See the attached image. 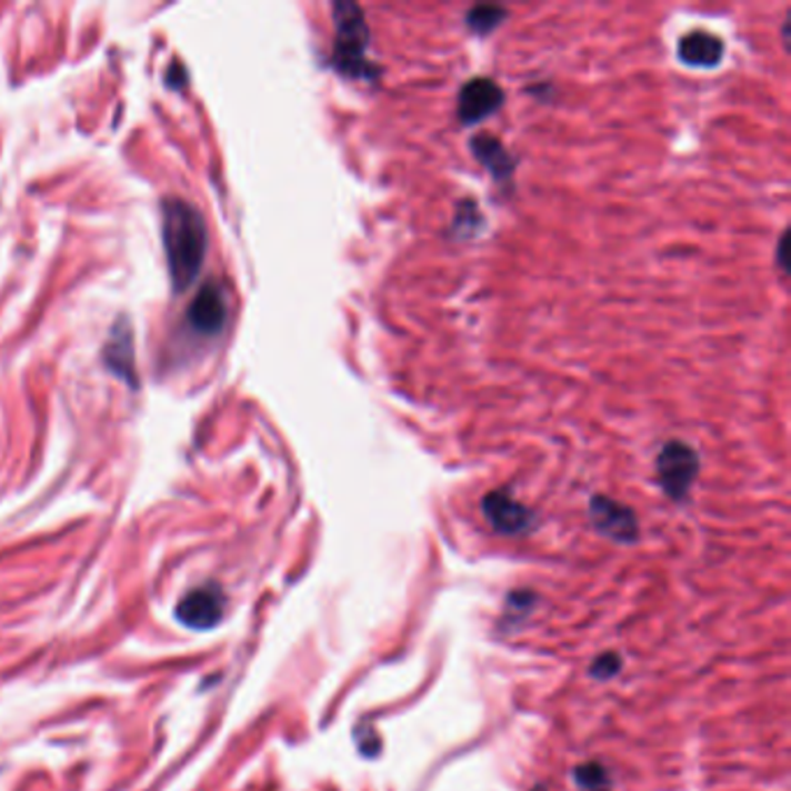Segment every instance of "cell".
Wrapping results in <instances>:
<instances>
[{"instance_id":"cell-1","label":"cell","mask_w":791,"mask_h":791,"mask_svg":"<svg viewBox=\"0 0 791 791\" xmlns=\"http://www.w3.org/2000/svg\"><path fill=\"white\" fill-rule=\"evenodd\" d=\"M163 244L177 293L187 290L202 270L207 253V226L202 214L187 200L163 202Z\"/></svg>"},{"instance_id":"cell-2","label":"cell","mask_w":791,"mask_h":791,"mask_svg":"<svg viewBox=\"0 0 791 791\" xmlns=\"http://www.w3.org/2000/svg\"><path fill=\"white\" fill-rule=\"evenodd\" d=\"M334 19V47H332V66L347 77L356 79H372L379 74V68L369 63L367 47H369V26L362 8L351 0H339L332 6Z\"/></svg>"},{"instance_id":"cell-3","label":"cell","mask_w":791,"mask_h":791,"mask_svg":"<svg viewBox=\"0 0 791 791\" xmlns=\"http://www.w3.org/2000/svg\"><path fill=\"white\" fill-rule=\"evenodd\" d=\"M699 473V455L682 441H669L657 455V477L662 490L680 502L688 497Z\"/></svg>"},{"instance_id":"cell-4","label":"cell","mask_w":791,"mask_h":791,"mask_svg":"<svg viewBox=\"0 0 791 791\" xmlns=\"http://www.w3.org/2000/svg\"><path fill=\"white\" fill-rule=\"evenodd\" d=\"M590 518L597 530L613 541L629 543L639 537V520L634 511L611 497H592Z\"/></svg>"},{"instance_id":"cell-5","label":"cell","mask_w":791,"mask_h":791,"mask_svg":"<svg viewBox=\"0 0 791 791\" xmlns=\"http://www.w3.org/2000/svg\"><path fill=\"white\" fill-rule=\"evenodd\" d=\"M504 104V91L488 77L469 79L458 96V117L462 123H479Z\"/></svg>"},{"instance_id":"cell-6","label":"cell","mask_w":791,"mask_h":791,"mask_svg":"<svg viewBox=\"0 0 791 791\" xmlns=\"http://www.w3.org/2000/svg\"><path fill=\"white\" fill-rule=\"evenodd\" d=\"M223 592L219 588H200L189 592L177 605V620L191 629H212L223 618Z\"/></svg>"},{"instance_id":"cell-7","label":"cell","mask_w":791,"mask_h":791,"mask_svg":"<svg viewBox=\"0 0 791 791\" xmlns=\"http://www.w3.org/2000/svg\"><path fill=\"white\" fill-rule=\"evenodd\" d=\"M483 515L499 534H522L532 527V513L504 490H494L483 499Z\"/></svg>"},{"instance_id":"cell-8","label":"cell","mask_w":791,"mask_h":791,"mask_svg":"<svg viewBox=\"0 0 791 791\" xmlns=\"http://www.w3.org/2000/svg\"><path fill=\"white\" fill-rule=\"evenodd\" d=\"M228 319L226 293L217 281H209L189 307V323L200 334H219Z\"/></svg>"},{"instance_id":"cell-9","label":"cell","mask_w":791,"mask_h":791,"mask_svg":"<svg viewBox=\"0 0 791 791\" xmlns=\"http://www.w3.org/2000/svg\"><path fill=\"white\" fill-rule=\"evenodd\" d=\"M724 44L718 36L708 31L688 33L678 44V57L692 68H715L722 61Z\"/></svg>"},{"instance_id":"cell-10","label":"cell","mask_w":791,"mask_h":791,"mask_svg":"<svg viewBox=\"0 0 791 791\" xmlns=\"http://www.w3.org/2000/svg\"><path fill=\"white\" fill-rule=\"evenodd\" d=\"M104 360L114 374L123 377L128 383H136V364H133V334L126 321H119L112 330L110 344L104 347Z\"/></svg>"},{"instance_id":"cell-11","label":"cell","mask_w":791,"mask_h":791,"mask_svg":"<svg viewBox=\"0 0 791 791\" xmlns=\"http://www.w3.org/2000/svg\"><path fill=\"white\" fill-rule=\"evenodd\" d=\"M471 151L499 181H507L513 174V158L507 147L492 136H477L471 140Z\"/></svg>"},{"instance_id":"cell-12","label":"cell","mask_w":791,"mask_h":791,"mask_svg":"<svg viewBox=\"0 0 791 791\" xmlns=\"http://www.w3.org/2000/svg\"><path fill=\"white\" fill-rule=\"evenodd\" d=\"M573 780L578 784V791H613L609 771L597 761L580 763V767L573 771Z\"/></svg>"},{"instance_id":"cell-13","label":"cell","mask_w":791,"mask_h":791,"mask_svg":"<svg viewBox=\"0 0 791 791\" xmlns=\"http://www.w3.org/2000/svg\"><path fill=\"white\" fill-rule=\"evenodd\" d=\"M504 19H507V10L499 6H479V8H471L467 12V26L479 36L494 31Z\"/></svg>"},{"instance_id":"cell-14","label":"cell","mask_w":791,"mask_h":791,"mask_svg":"<svg viewBox=\"0 0 791 791\" xmlns=\"http://www.w3.org/2000/svg\"><path fill=\"white\" fill-rule=\"evenodd\" d=\"M622 669V659L618 652H605V654H599L594 659V664H592V675L599 678V680H609L613 678L618 671Z\"/></svg>"},{"instance_id":"cell-15","label":"cell","mask_w":791,"mask_h":791,"mask_svg":"<svg viewBox=\"0 0 791 791\" xmlns=\"http://www.w3.org/2000/svg\"><path fill=\"white\" fill-rule=\"evenodd\" d=\"M784 251H787V232L782 234V240H780V244H778V262H780L782 270L787 268V256H784Z\"/></svg>"},{"instance_id":"cell-16","label":"cell","mask_w":791,"mask_h":791,"mask_svg":"<svg viewBox=\"0 0 791 791\" xmlns=\"http://www.w3.org/2000/svg\"><path fill=\"white\" fill-rule=\"evenodd\" d=\"M532 791H545V789H543V787H537V789H532Z\"/></svg>"}]
</instances>
